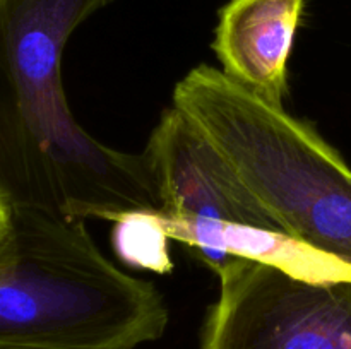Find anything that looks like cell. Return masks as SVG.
Returning a JSON list of instances; mask_svg holds the SVG:
<instances>
[{"label":"cell","instance_id":"cell-1","mask_svg":"<svg viewBox=\"0 0 351 349\" xmlns=\"http://www.w3.org/2000/svg\"><path fill=\"white\" fill-rule=\"evenodd\" d=\"M113 0H0V197L74 219L160 212L144 154L113 149L69 108L62 57Z\"/></svg>","mask_w":351,"mask_h":349},{"label":"cell","instance_id":"cell-2","mask_svg":"<svg viewBox=\"0 0 351 349\" xmlns=\"http://www.w3.org/2000/svg\"><path fill=\"white\" fill-rule=\"evenodd\" d=\"M168 308L120 270L82 219L10 207L0 246V349H134L163 335Z\"/></svg>","mask_w":351,"mask_h":349},{"label":"cell","instance_id":"cell-3","mask_svg":"<svg viewBox=\"0 0 351 349\" xmlns=\"http://www.w3.org/2000/svg\"><path fill=\"white\" fill-rule=\"evenodd\" d=\"M180 109L288 235L351 263V168L321 133L211 65L173 89Z\"/></svg>","mask_w":351,"mask_h":349},{"label":"cell","instance_id":"cell-4","mask_svg":"<svg viewBox=\"0 0 351 349\" xmlns=\"http://www.w3.org/2000/svg\"><path fill=\"white\" fill-rule=\"evenodd\" d=\"M216 276L201 349H351V281L308 283L247 259Z\"/></svg>","mask_w":351,"mask_h":349},{"label":"cell","instance_id":"cell-5","mask_svg":"<svg viewBox=\"0 0 351 349\" xmlns=\"http://www.w3.org/2000/svg\"><path fill=\"white\" fill-rule=\"evenodd\" d=\"M143 154L165 218L285 231L211 140L175 106L165 109Z\"/></svg>","mask_w":351,"mask_h":349},{"label":"cell","instance_id":"cell-6","mask_svg":"<svg viewBox=\"0 0 351 349\" xmlns=\"http://www.w3.org/2000/svg\"><path fill=\"white\" fill-rule=\"evenodd\" d=\"M307 0H228L219 9L213 50L221 72L276 106L288 96V60Z\"/></svg>","mask_w":351,"mask_h":349},{"label":"cell","instance_id":"cell-7","mask_svg":"<svg viewBox=\"0 0 351 349\" xmlns=\"http://www.w3.org/2000/svg\"><path fill=\"white\" fill-rule=\"evenodd\" d=\"M160 219L170 240L195 250L215 274L232 259H247L308 283L351 281V263L285 231L240 222L170 219L163 214Z\"/></svg>","mask_w":351,"mask_h":349},{"label":"cell","instance_id":"cell-8","mask_svg":"<svg viewBox=\"0 0 351 349\" xmlns=\"http://www.w3.org/2000/svg\"><path fill=\"white\" fill-rule=\"evenodd\" d=\"M113 222V246L123 262L156 274L171 272L173 262L168 252L170 236L156 211L127 212Z\"/></svg>","mask_w":351,"mask_h":349},{"label":"cell","instance_id":"cell-9","mask_svg":"<svg viewBox=\"0 0 351 349\" xmlns=\"http://www.w3.org/2000/svg\"><path fill=\"white\" fill-rule=\"evenodd\" d=\"M10 228V207L2 197H0V246L5 242Z\"/></svg>","mask_w":351,"mask_h":349}]
</instances>
